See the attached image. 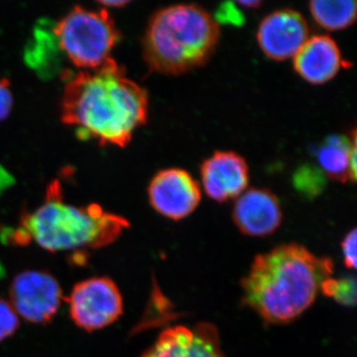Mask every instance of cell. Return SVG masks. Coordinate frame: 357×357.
Wrapping results in <instances>:
<instances>
[{"mask_svg": "<svg viewBox=\"0 0 357 357\" xmlns=\"http://www.w3.org/2000/svg\"><path fill=\"white\" fill-rule=\"evenodd\" d=\"M148 95L112 59L96 70L70 75L61 100V121L82 139L124 147L146 123Z\"/></svg>", "mask_w": 357, "mask_h": 357, "instance_id": "obj_1", "label": "cell"}, {"mask_svg": "<svg viewBox=\"0 0 357 357\" xmlns=\"http://www.w3.org/2000/svg\"><path fill=\"white\" fill-rule=\"evenodd\" d=\"M333 270L328 258L284 244L256 256L241 283L243 302L267 323H290L312 306Z\"/></svg>", "mask_w": 357, "mask_h": 357, "instance_id": "obj_2", "label": "cell"}, {"mask_svg": "<svg viewBox=\"0 0 357 357\" xmlns=\"http://www.w3.org/2000/svg\"><path fill=\"white\" fill-rule=\"evenodd\" d=\"M129 222L98 204L75 206L66 202L58 181L48 185L43 203L24 211L8 238L17 245L37 246L49 252L109 246L128 229Z\"/></svg>", "mask_w": 357, "mask_h": 357, "instance_id": "obj_3", "label": "cell"}, {"mask_svg": "<svg viewBox=\"0 0 357 357\" xmlns=\"http://www.w3.org/2000/svg\"><path fill=\"white\" fill-rule=\"evenodd\" d=\"M218 39V24L203 7L168 6L149 21L143 38V57L153 72L177 76L206 64Z\"/></svg>", "mask_w": 357, "mask_h": 357, "instance_id": "obj_4", "label": "cell"}, {"mask_svg": "<svg viewBox=\"0 0 357 357\" xmlns=\"http://www.w3.org/2000/svg\"><path fill=\"white\" fill-rule=\"evenodd\" d=\"M51 32L52 46L77 72L96 70L112 61V50L121 38L114 20L102 7L98 10L74 7Z\"/></svg>", "mask_w": 357, "mask_h": 357, "instance_id": "obj_5", "label": "cell"}, {"mask_svg": "<svg viewBox=\"0 0 357 357\" xmlns=\"http://www.w3.org/2000/svg\"><path fill=\"white\" fill-rule=\"evenodd\" d=\"M70 318L86 332L114 325L123 312V298L109 277H91L77 283L67 298Z\"/></svg>", "mask_w": 357, "mask_h": 357, "instance_id": "obj_6", "label": "cell"}, {"mask_svg": "<svg viewBox=\"0 0 357 357\" xmlns=\"http://www.w3.org/2000/svg\"><path fill=\"white\" fill-rule=\"evenodd\" d=\"M9 293V303L20 318L35 325L50 323L64 300L55 277L39 270H26L15 276Z\"/></svg>", "mask_w": 357, "mask_h": 357, "instance_id": "obj_7", "label": "cell"}, {"mask_svg": "<svg viewBox=\"0 0 357 357\" xmlns=\"http://www.w3.org/2000/svg\"><path fill=\"white\" fill-rule=\"evenodd\" d=\"M150 204L160 215L180 220L198 208L202 194L198 183L187 171L178 168L160 171L148 188Z\"/></svg>", "mask_w": 357, "mask_h": 357, "instance_id": "obj_8", "label": "cell"}, {"mask_svg": "<svg viewBox=\"0 0 357 357\" xmlns=\"http://www.w3.org/2000/svg\"><path fill=\"white\" fill-rule=\"evenodd\" d=\"M309 27L302 14L281 9L267 15L257 30V41L264 55L274 61L295 57L306 43Z\"/></svg>", "mask_w": 357, "mask_h": 357, "instance_id": "obj_9", "label": "cell"}, {"mask_svg": "<svg viewBox=\"0 0 357 357\" xmlns=\"http://www.w3.org/2000/svg\"><path fill=\"white\" fill-rule=\"evenodd\" d=\"M142 357H225L215 326H178L162 332Z\"/></svg>", "mask_w": 357, "mask_h": 357, "instance_id": "obj_10", "label": "cell"}, {"mask_svg": "<svg viewBox=\"0 0 357 357\" xmlns=\"http://www.w3.org/2000/svg\"><path fill=\"white\" fill-rule=\"evenodd\" d=\"M202 183L211 199L222 202L241 196L249 182L245 160L231 151L215 152L201 166Z\"/></svg>", "mask_w": 357, "mask_h": 357, "instance_id": "obj_11", "label": "cell"}, {"mask_svg": "<svg viewBox=\"0 0 357 357\" xmlns=\"http://www.w3.org/2000/svg\"><path fill=\"white\" fill-rule=\"evenodd\" d=\"M283 218L281 204L273 192L266 189H250L237 198L232 218L238 229L248 236L273 234Z\"/></svg>", "mask_w": 357, "mask_h": 357, "instance_id": "obj_12", "label": "cell"}, {"mask_svg": "<svg viewBox=\"0 0 357 357\" xmlns=\"http://www.w3.org/2000/svg\"><path fill=\"white\" fill-rule=\"evenodd\" d=\"M344 66L342 53L335 40L326 35L307 39L294 57V69L303 79L323 84L333 79Z\"/></svg>", "mask_w": 357, "mask_h": 357, "instance_id": "obj_13", "label": "cell"}, {"mask_svg": "<svg viewBox=\"0 0 357 357\" xmlns=\"http://www.w3.org/2000/svg\"><path fill=\"white\" fill-rule=\"evenodd\" d=\"M318 163L326 177L340 182L356 180V133L352 139L344 135L326 138L317 149Z\"/></svg>", "mask_w": 357, "mask_h": 357, "instance_id": "obj_14", "label": "cell"}, {"mask_svg": "<svg viewBox=\"0 0 357 357\" xmlns=\"http://www.w3.org/2000/svg\"><path fill=\"white\" fill-rule=\"evenodd\" d=\"M309 8L314 21L328 31L344 30L356 20L357 3L352 0H314Z\"/></svg>", "mask_w": 357, "mask_h": 357, "instance_id": "obj_15", "label": "cell"}, {"mask_svg": "<svg viewBox=\"0 0 357 357\" xmlns=\"http://www.w3.org/2000/svg\"><path fill=\"white\" fill-rule=\"evenodd\" d=\"M326 178V176L321 169L306 164L294 174V187L305 198L314 199L325 189Z\"/></svg>", "mask_w": 357, "mask_h": 357, "instance_id": "obj_16", "label": "cell"}, {"mask_svg": "<svg viewBox=\"0 0 357 357\" xmlns=\"http://www.w3.org/2000/svg\"><path fill=\"white\" fill-rule=\"evenodd\" d=\"M321 290L325 295L347 307H352L356 302V281L352 277L333 279L332 277L324 282Z\"/></svg>", "mask_w": 357, "mask_h": 357, "instance_id": "obj_17", "label": "cell"}, {"mask_svg": "<svg viewBox=\"0 0 357 357\" xmlns=\"http://www.w3.org/2000/svg\"><path fill=\"white\" fill-rule=\"evenodd\" d=\"M20 318L10 303L0 298V342L17 332Z\"/></svg>", "mask_w": 357, "mask_h": 357, "instance_id": "obj_18", "label": "cell"}, {"mask_svg": "<svg viewBox=\"0 0 357 357\" xmlns=\"http://www.w3.org/2000/svg\"><path fill=\"white\" fill-rule=\"evenodd\" d=\"M213 20L222 24L241 26L245 22L243 13L234 2H223L218 7Z\"/></svg>", "mask_w": 357, "mask_h": 357, "instance_id": "obj_19", "label": "cell"}, {"mask_svg": "<svg viewBox=\"0 0 357 357\" xmlns=\"http://www.w3.org/2000/svg\"><path fill=\"white\" fill-rule=\"evenodd\" d=\"M344 263L347 268H356V229H354L345 236L342 243Z\"/></svg>", "mask_w": 357, "mask_h": 357, "instance_id": "obj_20", "label": "cell"}, {"mask_svg": "<svg viewBox=\"0 0 357 357\" xmlns=\"http://www.w3.org/2000/svg\"><path fill=\"white\" fill-rule=\"evenodd\" d=\"M13 105V96L10 84L7 79L0 81V121L6 119L10 114Z\"/></svg>", "mask_w": 357, "mask_h": 357, "instance_id": "obj_21", "label": "cell"}, {"mask_svg": "<svg viewBox=\"0 0 357 357\" xmlns=\"http://www.w3.org/2000/svg\"><path fill=\"white\" fill-rule=\"evenodd\" d=\"M98 3L102 4L105 9L109 8V7L117 8V7L128 6V1H124V0H109V1H107V0H105V1H100Z\"/></svg>", "mask_w": 357, "mask_h": 357, "instance_id": "obj_22", "label": "cell"}, {"mask_svg": "<svg viewBox=\"0 0 357 357\" xmlns=\"http://www.w3.org/2000/svg\"><path fill=\"white\" fill-rule=\"evenodd\" d=\"M237 6H243V8H257L261 6L262 2L258 1V0H241V1H237Z\"/></svg>", "mask_w": 357, "mask_h": 357, "instance_id": "obj_23", "label": "cell"}]
</instances>
